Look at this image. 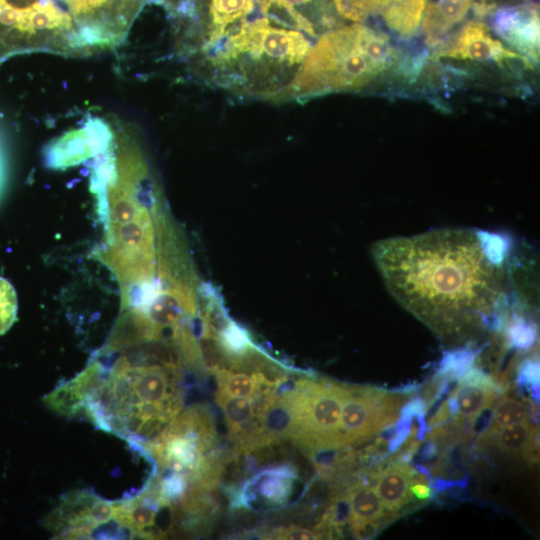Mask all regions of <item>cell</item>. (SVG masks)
Masks as SVG:
<instances>
[{"label": "cell", "mask_w": 540, "mask_h": 540, "mask_svg": "<svg viewBox=\"0 0 540 540\" xmlns=\"http://www.w3.org/2000/svg\"><path fill=\"white\" fill-rule=\"evenodd\" d=\"M102 374L96 363L86 368L80 375L60 385L45 397V402L62 415L74 416L85 409L86 402Z\"/></svg>", "instance_id": "7c38bea8"}, {"label": "cell", "mask_w": 540, "mask_h": 540, "mask_svg": "<svg viewBox=\"0 0 540 540\" xmlns=\"http://www.w3.org/2000/svg\"><path fill=\"white\" fill-rule=\"evenodd\" d=\"M528 420V407L523 402L514 398H504L494 408L490 430H497L510 424Z\"/></svg>", "instance_id": "603a6c76"}, {"label": "cell", "mask_w": 540, "mask_h": 540, "mask_svg": "<svg viewBox=\"0 0 540 540\" xmlns=\"http://www.w3.org/2000/svg\"><path fill=\"white\" fill-rule=\"evenodd\" d=\"M473 361L474 355L470 351L460 350L450 352L441 362L439 373L452 379H457L469 370Z\"/></svg>", "instance_id": "484cf974"}, {"label": "cell", "mask_w": 540, "mask_h": 540, "mask_svg": "<svg viewBox=\"0 0 540 540\" xmlns=\"http://www.w3.org/2000/svg\"><path fill=\"white\" fill-rule=\"evenodd\" d=\"M256 2L257 0H211L209 5L211 29L207 44L221 40L231 24L253 11Z\"/></svg>", "instance_id": "ac0fdd59"}, {"label": "cell", "mask_w": 540, "mask_h": 540, "mask_svg": "<svg viewBox=\"0 0 540 540\" xmlns=\"http://www.w3.org/2000/svg\"><path fill=\"white\" fill-rule=\"evenodd\" d=\"M36 52L85 57L69 13L54 0H0V63Z\"/></svg>", "instance_id": "3957f363"}, {"label": "cell", "mask_w": 540, "mask_h": 540, "mask_svg": "<svg viewBox=\"0 0 540 540\" xmlns=\"http://www.w3.org/2000/svg\"><path fill=\"white\" fill-rule=\"evenodd\" d=\"M499 389L488 375L471 369L461 377L448 400V410L459 418H475L496 399Z\"/></svg>", "instance_id": "8fae6325"}, {"label": "cell", "mask_w": 540, "mask_h": 540, "mask_svg": "<svg viewBox=\"0 0 540 540\" xmlns=\"http://www.w3.org/2000/svg\"><path fill=\"white\" fill-rule=\"evenodd\" d=\"M436 55L477 62L492 60L498 63L523 58L503 46L501 41L492 36L487 25L480 21L467 22L453 42L439 49Z\"/></svg>", "instance_id": "9c48e42d"}, {"label": "cell", "mask_w": 540, "mask_h": 540, "mask_svg": "<svg viewBox=\"0 0 540 540\" xmlns=\"http://www.w3.org/2000/svg\"><path fill=\"white\" fill-rule=\"evenodd\" d=\"M262 424L270 436H292L295 429L292 409L282 398L271 400L265 407Z\"/></svg>", "instance_id": "ffe728a7"}, {"label": "cell", "mask_w": 540, "mask_h": 540, "mask_svg": "<svg viewBox=\"0 0 540 540\" xmlns=\"http://www.w3.org/2000/svg\"><path fill=\"white\" fill-rule=\"evenodd\" d=\"M468 228L380 240L372 254L386 288L441 334L488 325L508 291L502 246Z\"/></svg>", "instance_id": "6da1fadb"}, {"label": "cell", "mask_w": 540, "mask_h": 540, "mask_svg": "<svg viewBox=\"0 0 540 540\" xmlns=\"http://www.w3.org/2000/svg\"><path fill=\"white\" fill-rule=\"evenodd\" d=\"M278 539H319L320 534L305 528H286L274 532Z\"/></svg>", "instance_id": "4dcf8cb0"}, {"label": "cell", "mask_w": 540, "mask_h": 540, "mask_svg": "<svg viewBox=\"0 0 540 540\" xmlns=\"http://www.w3.org/2000/svg\"><path fill=\"white\" fill-rule=\"evenodd\" d=\"M311 45L299 31L276 28L268 18L243 22L217 53L220 62L248 55L253 59L267 57L277 63L292 66L302 63Z\"/></svg>", "instance_id": "8992f818"}, {"label": "cell", "mask_w": 540, "mask_h": 540, "mask_svg": "<svg viewBox=\"0 0 540 540\" xmlns=\"http://www.w3.org/2000/svg\"><path fill=\"white\" fill-rule=\"evenodd\" d=\"M519 382L533 390L539 387V365L536 361L525 362L519 373Z\"/></svg>", "instance_id": "f546056e"}, {"label": "cell", "mask_w": 540, "mask_h": 540, "mask_svg": "<svg viewBox=\"0 0 540 540\" xmlns=\"http://www.w3.org/2000/svg\"><path fill=\"white\" fill-rule=\"evenodd\" d=\"M370 12L381 14L391 0H366Z\"/></svg>", "instance_id": "d6a6232c"}, {"label": "cell", "mask_w": 540, "mask_h": 540, "mask_svg": "<svg viewBox=\"0 0 540 540\" xmlns=\"http://www.w3.org/2000/svg\"><path fill=\"white\" fill-rule=\"evenodd\" d=\"M219 391L230 396L251 398L259 385V376L222 370L217 374Z\"/></svg>", "instance_id": "7402d4cb"}, {"label": "cell", "mask_w": 540, "mask_h": 540, "mask_svg": "<svg viewBox=\"0 0 540 540\" xmlns=\"http://www.w3.org/2000/svg\"><path fill=\"white\" fill-rule=\"evenodd\" d=\"M349 386L302 381L283 399L294 415L292 437L314 449L337 448L340 418Z\"/></svg>", "instance_id": "277c9868"}, {"label": "cell", "mask_w": 540, "mask_h": 540, "mask_svg": "<svg viewBox=\"0 0 540 540\" xmlns=\"http://www.w3.org/2000/svg\"><path fill=\"white\" fill-rule=\"evenodd\" d=\"M118 504L105 501L85 491L68 495L47 518V525L67 538L91 536L94 529L106 522H117ZM118 524V523H117Z\"/></svg>", "instance_id": "ba28073f"}, {"label": "cell", "mask_w": 540, "mask_h": 540, "mask_svg": "<svg viewBox=\"0 0 540 540\" xmlns=\"http://www.w3.org/2000/svg\"><path fill=\"white\" fill-rule=\"evenodd\" d=\"M2 181H3V160H2V154H1V149H0V188L2 185Z\"/></svg>", "instance_id": "836d02e7"}, {"label": "cell", "mask_w": 540, "mask_h": 540, "mask_svg": "<svg viewBox=\"0 0 540 540\" xmlns=\"http://www.w3.org/2000/svg\"><path fill=\"white\" fill-rule=\"evenodd\" d=\"M293 473L288 468L273 469L257 475L245 494L264 499L268 504H283L291 492ZM252 496L249 497L252 498Z\"/></svg>", "instance_id": "e0dca14e"}, {"label": "cell", "mask_w": 540, "mask_h": 540, "mask_svg": "<svg viewBox=\"0 0 540 540\" xmlns=\"http://www.w3.org/2000/svg\"><path fill=\"white\" fill-rule=\"evenodd\" d=\"M488 435L496 447L505 453L526 454L536 445V429L528 421L489 430Z\"/></svg>", "instance_id": "d6986e66"}, {"label": "cell", "mask_w": 540, "mask_h": 540, "mask_svg": "<svg viewBox=\"0 0 540 540\" xmlns=\"http://www.w3.org/2000/svg\"><path fill=\"white\" fill-rule=\"evenodd\" d=\"M410 491L419 499H427L431 497L432 490L425 476L421 474H413L410 482Z\"/></svg>", "instance_id": "1f68e13d"}, {"label": "cell", "mask_w": 540, "mask_h": 540, "mask_svg": "<svg viewBox=\"0 0 540 540\" xmlns=\"http://www.w3.org/2000/svg\"><path fill=\"white\" fill-rule=\"evenodd\" d=\"M17 295L12 284L0 277V335L6 333L16 320Z\"/></svg>", "instance_id": "cb8c5ba5"}, {"label": "cell", "mask_w": 540, "mask_h": 540, "mask_svg": "<svg viewBox=\"0 0 540 540\" xmlns=\"http://www.w3.org/2000/svg\"><path fill=\"white\" fill-rule=\"evenodd\" d=\"M425 7L426 0H391L381 15L389 29L408 39L417 32Z\"/></svg>", "instance_id": "2e32d148"}, {"label": "cell", "mask_w": 540, "mask_h": 540, "mask_svg": "<svg viewBox=\"0 0 540 540\" xmlns=\"http://www.w3.org/2000/svg\"><path fill=\"white\" fill-rule=\"evenodd\" d=\"M350 507V519L356 536L368 535L367 530L376 529L385 515V507L375 488L357 483L346 496Z\"/></svg>", "instance_id": "5bb4252c"}, {"label": "cell", "mask_w": 540, "mask_h": 540, "mask_svg": "<svg viewBox=\"0 0 540 540\" xmlns=\"http://www.w3.org/2000/svg\"><path fill=\"white\" fill-rule=\"evenodd\" d=\"M511 343L522 349L529 348L535 341V331L525 323H516L509 330Z\"/></svg>", "instance_id": "f1b7e54d"}, {"label": "cell", "mask_w": 540, "mask_h": 540, "mask_svg": "<svg viewBox=\"0 0 540 540\" xmlns=\"http://www.w3.org/2000/svg\"><path fill=\"white\" fill-rule=\"evenodd\" d=\"M495 31L533 61L539 54V12L535 3L499 9L494 16Z\"/></svg>", "instance_id": "30bf717a"}, {"label": "cell", "mask_w": 540, "mask_h": 540, "mask_svg": "<svg viewBox=\"0 0 540 540\" xmlns=\"http://www.w3.org/2000/svg\"><path fill=\"white\" fill-rule=\"evenodd\" d=\"M400 398L370 387H350L344 400L337 448L371 437L392 425L400 407Z\"/></svg>", "instance_id": "52a82bcc"}, {"label": "cell", "mask_w": 540, "mask_h": 540, "mask_svg": "<svg viewBox=\"0 0 540 540\" xmlns=\"http://www.w3.org/2000/svg\"><path fill=\"white\" fill-rule=\"evenodd\" d=\"M338 13L352 21H363L370 10L366 0H334Z\"/></svg>", "instance_id": "4316f807"}, {"label": "cell", "mask_w": 540, "mask_h": 540, "mask_svg": "<svg viewBox=\"0 0 540 540\" xmlns=\"http://www.w3.org/2000/svg\"><path fill=\"white\" fill-rule=\"evenodd\" d=\"M216 398L232 433H238L241 427L253 417L254 406L251 398L230 396L220 391Z\"/></svg>", "instance_id": "44dd1931"}, {"label": "cell", "mask_w": 540, "mask_h": 540, "mask_svg": "<svg viewBox=\"0 0 540 540\" xmlns=\"http://www.w3.org/2000/svg\"><path fill=\"white\" fill-rule=\"evenodd\" d=\"M310 2V0H268L267 5L275 4L276 6L285 9L291 17L294 19L298 28L303 29L308 34L315 35L312 24L301 14H299L295 8ZM264 7V10H265Z\"/></svg>", "instance_id": "83f0119b"}, {"label": "cell", "mask_w": 540, "mask_h": 540, "mask_svg": "<svg viewBox=\"0 0 540 540\" xmlns=\"http://www.w3.org/2000/svg\"><path fill=\"white\" fill-rule=\"evenodd\" d=\"M473 0H434L421 20V30L427 45L434 46L467 15Z\"/></svg>", "instance_id": "4fadbf2b"}, {"label": "cell", "mask_w": 540, "mask_h": 540, "mask_svg": "<svg viewBox=\"0 0 540 540\" xmlns=\"http://www.w3.org/2000/svg\"><path fill=\"white\" fill-rule=\"evenodd\" d=\"M222 350L231 355H244L250 347L246 332L235 324L225 326L219 339Z\"/></svg>", "instance_id": "d4e9b609"}, {"label": "cell", "mask_w": 540, "mask_h": 540, "mask_svg": "<svg viewBox=\"0 0 540 540\" xmlns=\"http://www.w3.org/2000/svg\"><path fill=\"white\" fill-rule=\"evenodd\" d=\"M395 60V48L385 33L353 24L325 33L310 47L291 91L312 97L358 90Z\"/></svg>", "instance_id": "7a4b0ae2"}, {"label": "cell", "mask_w": 540, "mask_h": 540, "mask_svg": "<svg viewBox=\"0 0 540 540\" xmlns=\"http://www.w3.org/2000/svg\"><path fill=\"white\" fill-rule=\"evenodd\" d=\"M79 41L89 55L124 41L138 0H62Z\"/></svg>", "instance_id": "5b68a950"}, {"label": "cell", "mask_w": 540, "mask_h": 540, "mask_svg": "<svg viewBox=\"0 0 540 540\" xmlns=\"http://www.w3.org/2000/svg\"><path fill=\"white\" fill-rule=\"evenodd\" d=\"M414 474L409 464L396 462L388 465L376 480V491L386 510L397 512L411 498L410 482Z\"/></svg>", "instance_id": "9a60e30c"}]
</instances>
